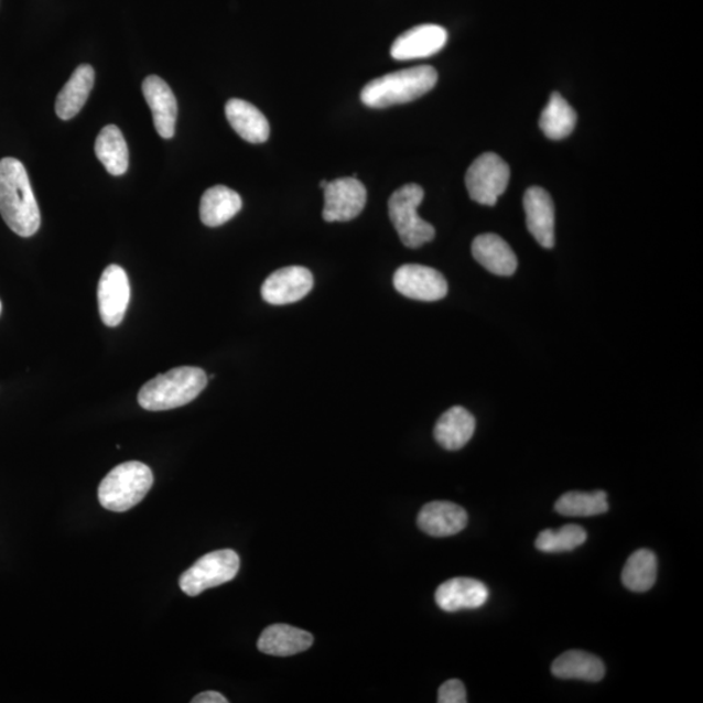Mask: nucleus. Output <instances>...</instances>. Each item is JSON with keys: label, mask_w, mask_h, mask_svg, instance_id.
I'll use <instances>...</instances> for the list:
<instances>
[{"label": "nucleus", "mask_w": 703, "mask_h": 703, "mask_svg": "<svg viewBox=\"0 0 703 703\" xmlns=\"http://www.w3.org/2000/svg\"><path fill=\"white\" fill-rule=\"evenodd\" d=\"M0 215L21 238H31L41 227L40 207L28 172L14 158L0 161Z\"/></svg>", "instance_id": "obj_1"}, {"label": "nucleus", "mask_w": 703, "mask_h": 703, "mask_svg": "<svg viewBox=\"0 0 703 703\" xmlns=\"http://www.w3.org/2000/svg\"><path fill=\"white\" fill-rule=\"evenodd\" d=\"M207 376L195 366H182L149 380L139 392V404L147 411H170L190 404L206 389Z\"/></svg>", "instance_id": "obj_2"}, {"label": "nucleus", "mask_w": 703, "mask_h": 703, "mask_svg": "<svg viewBox=\"0 0 703 703\" xmlns=\"http://www.w3.org/2000/svg\"><path fill=\"white\" fill-rule=\"evenodd\" d=\"M437 83L435 68L420 66L392 72L365 85L361 100L371 109H385L412 102L432 90Z\"/></svg>", "instance_id": "obj_3"}, {"label": "nucleus", "mask_w": 703, "mask_h": 703, "mask_svg": "<svg viewBox=\"0 0 703 703\" xmlns=\"http://www.w3.org/2000/svg\"><path fill=\"white\" fill-rule=\"evenodd\" d=\"M154 484L152 469L140 462L115 466L98 487L100 506L112 512H126L141 504Z\"/></svg>", "instance_id": "obj_4"}, {"label": "nucleus", "mask_w": 703, "mask_h": 703, "mask_svg": "<svg viewBox=\"0 0 703 703\" xmlns=\"http://www.w3.org/2000/svg\"><path fill=\"white\" fill-rule=\"evenodd\" d=\"M425 192L418 184H407L392 193L389 214L401 242L408 248H420L435 238V228L420 218L419 206Z\"/></svg>", "instance_id": "obj_5"}, {"label": "nucleus", "mask_w": 703, "mask_h": 703, "mask_svg": "<svg viewBox=\"0 0 703 703\" xmlns=\"http://www.w3.org/2000/svg\"><path fill=\"white\" fill-rule=\"evenodd\" d=\"M240 558L234 550H218L199 558L186 570L179 586L190 597H197L201 593L229 583L238 576Z\"/></svg>", "instance_id": "obj_6"}, {"label": "nucleus", "mask_w": 703, "mask_h": 703, "mask_svg": "<svg viewBox=\"0 0 703 703\" xmlns=\"http://www.w3.org/2000/svg\"><path fill=\"white\" fill-rule=\"evenodd\" d=\"M509 176L511 171L499 155L485 153L478 156L466 171V190L477 204L494 206L506 192Z\"/></svg>", "instance_id": "obj_7"}, {"label": "nucleus", "mask_w": 703, "mask_h": 703, "mask_svg": "<svg viewBox=\"0 0 703 703\" xmlns=\"http://www.w3.org/2000/svg\"><path fill=\"white\" fill-rule=\"evenodd\" d=\"M393 286L401 295L433 303L447 296L448 284L440 271L422 264H404L394 272Z\"/></svg>", "instance_id": "obj_8"}, {"label": "nucleus", "mask_w": 703, "mask_h": 703, "mask_svg": "<svg viewBox=\"0 0 703 703\" xmlns=\"http://www.w3.org/2000/svg\"><path fill=\"white\" fill-rule=\"evenodd\" d=\"M129 300L131 285L127 272L118 264H110L98 284L99 314L106 326L117 327L123 322Z\"/></svg>", "instance_id": "obj_9"}, {"label": "nucleus", "mask_w": 703, "mask_h": 703, "mask_svg": "<svg viewBox=\"0 0 703 703\" xmlns=\"http://www.w3.org/2000/svg\"><path fill=\"white\" fill-rule=\"evenodd\" d=\"M325 191L324 219L326 221H348L364 210L368 193L356 177L336 179L328 182Z\"/></svg>", "instance_id": "obj_10"}, {"label": "nucleus", "mask_w": 703, "mask_h": 703, "mask_svg": "<svg viewBox=\"0 0 703 703\" xmlns=\"http://www.w3.org/2000/svg\"><path fill=\"white\" fill-rule=\"evenodd\" d=\"M314 279L303 267L279 269L264 281L261 295L271 305L298 303L313 289Z\"/></svg>", "instance_id": "obj_11"}, {"label": "nucleus", "mask_w": 703, "mask_h": 703, "mask_svg": "<svg viewBox=\"0 0 703 703\" xmlns=\"http://www.w3.org/2000/svg\"><path fill=\"white\" fill-rule=\"evenodd\" d=\"M446 29L435 24H423L409 29L392 43L391 56L397 61L422 60L433 56L446 46Z\"/></svg>", "instance_id": "obj_12"}, {"label": "nucleus", "mask_w": 703, "mask_h": 703, "mask_svg": "<svg viewBox=\"0 0 703 703\" xmlns=\"http://www.w3.org/2000/svg\"><path fill=\"white\" fill-rule=\"evenodd\" d=\"M523 210L527 214L529 232L541 247L551 249L555 246V207L547 191L532 186L523 196Z\"/></svg>", "instance_id": "obj_13"}, {"label": "nucleus", "mask_w": 703, "mask_h": 703, "mask_svg": "<svg viewBox=\"0 0 703 703\" xmlns=\"http://www.w3.org/2000/svg\"><path fill=\"white\" fill-rule=\"evenodd\" d=\"M142 93L153 112L158 134L166 140L174 138L177 102L169 84L161 77L148 76L142 84Z\"/></svg>", "instance_id": "obj_14"}, {"label": "nucleus", "mask_w": 703, "mask_h": 703, "mask_svg": "<svg viewBox=\"0 0 703 703\" xmlns=\"http://www.w3.org/2000/svg\"><path fill=\"white\" fill-rule=\"evenodd\" d=\"M489 590L478 580L457 577L446 581L435 592V602L443 612L456 613L461 609L483 607L489 599Z\"/></svg>", "instance_id": "obj_15"}, {"label": "nucleus", "mask_w": 703, "mask_h": 703, "mask_svg": "<svg viewBox=\"0 0 703 703\" xmlns=\"http://www.w3.org/2000/svg\"><path fill=\"white\" fill-rule=\"evenodd\" d=\"M422 532L432 537H451L468 526V513L451 501H432L423 506L418 518Z\"/></svg>", "instance_id": "obj_16"}, {"label": "nucleus", "mask_w": 703, "mask_h": 703, "mask_svg": "<svg viewBox=\"0 0 703 703\" xmlns=\"http://www.w3.org/2000/svg\"><path fill=\"white\" fill-rule=\"evenodd\" d=\"M475 260L494 275L511 277L518 269V257L500 236L484 234L472 244Z\"/></svg>", "instance_id": "obj_17"}, {"label": "nucleus", "mask_w": 703, "mask_h": 703, "mask_svg": "<svg viewBox=\"0 0 703 703\" xmlns=\"http://www.w3.org/2000/svg\"><path fill=\"white\" fill-rule=\"evenodd\" d=\"M314 638L306 630L286 624H274L263 630L258 650L274 657H291L312 648Z\"/></svg>", "instance_id": "obj_18"}, {"label": "nucleus", "mask_w": 703, "mask_h": 703, "mask_svg": "<svg viewBox=\"0 0 703 703\" xmlns=\"http://www.w3.org/2000/svg\"><path fill=\"white\" fill-rule=\"evenodd\" d=\"M229 126L242 140L262 143L270 138V125L264 115L247 100L232 98L226 105Z\"/></svg>", "instance_id": "obj_19"}, {"label": "nucleus", "mask_w": 703, "mask_h": 703, "mask_svg": "<svg viewBox=\"0 0 703 703\" xmlns=\"http://www.w3.org/2000/svg\"><path fill=\"white\" fill-rule=\"evenodd\" d=\"M476 430V419L463 407H452L441 415L434 437L444 450L457 451L466 446Z\"/></svg>", "instance_id": "obj_20"}, {"label": "nucleus", "mask_w": 703, "mask_h": 703, "mask_svg": "<svg viewBox=\"0 0 703 703\" xmlns=\"http://www.w3.org/2000/svg\"><path fill=\"white\" fill-rule=\"evenodd\" d=\"M95 69L89 64L78 66L56 97L55 112L62 120L75 118L82 111L95 85Z\"/></svg>", "instance_id": "obj_21"}, {"label": "nucleus", "mask_w": 703, "mask_h": 703, "mask_svg": "<svg viewBox=\"0 0 703 703\" xmlns=\"http://www.w3.org/2000/svg\"><path fill=\"white\" fill-rule=\"evenodd\" d=\"M239 193L225 185H215L201 198L199 218L207 227H219L231 220L241 210Z\"/></svg>", "instance_id": "obj_22"}, {"label": "nucleus", "mask_w": 703, "mask_h": 703, "mask_svg": "<svg viewBox=\"0 0 703 703\" xmlns=\"http://www.w3.org/2000/svg\"><path fill=\"white\" fill-rule=\"evenodd\" d=\"M551 672L559 679L597 683L605 678L606 669L598 657L586 651L571 650L555 659Z\"/></svg>", "instance_id": "obj_23"}, {"label": "nucleus", "mask_w": 703, "mask_h": 703, "mask_svg": "<svg viewBox=\"0 0 703 703\" xmlns=\"http://www.w3.org/2000/svg\"><path fill=\"white\" fill-rule=\"evenodd\" d=\"M96 155L110 175L126 174L129 166V152L125 136L117 126H106L99 132Z\"/></svg>", "instance_id": "obj_24"}, {"label": "nucleus", "mask_w": 703, "mask_h": 703, "mask_svg": "<svg viewBox=\"0 0 703 703\" xmlns=\"http://www.w3.org/2000/svg\"><path fill=\"white\" fill-rule=\"evenodd\" d=\"M576 123V111L559 93H552L540 119V127L544 136L550 140H563L569 138Z\"/></svg>", "instance_id": "obj_25"}, {"label": "nucleus", "mask_w": 703, "mask_h": 703, "mask_svg": "<svg viewBox=\"0 0 703 703\" xmlns=\"http://www.w3.org/2000/svg\"><path fill=\"white\" fill-rule=\"evenodd\" d=\"M658 563L655 552L642 549L629 556L621 573L623 585L634 593H645L655 586Z\"/></svg>", "instance_id": "obj_26"}, {"label": "nucleus", "mask_w": 703, "mask_h": 703, "mask_svg": "<svg viewBox=\"0 0 703 703\" xmlns=\"http://www.w3.org/2000/svg\"><path fill=\"white\" fill-rule=\"evenodd\" d=\"M558 513L569 518H591L608 511L607 494L571 491L559 498L555 505Z\"/></svg>", "instance_id": "obj_27"}, {"label": "nucleus", "mask_w": 703, "mask_h": 703, "mask_svg": "<svg viewBox=\"0 0 703 703\" xmlns=\"http://www.w3.org/2000/svg\"><path fill=\"white\" fill-rule=\"evenodd\" d=\"M586 538L585 529L578 526H565L558 532L548 529L538 536L536 548L542 552L573 551L584 544Z\"/></svg>", "instance_id": "obj_28"}, {"label": "nucleus", "mask_w": 703, "mask_h": 703, "mask_svg": "<svg viewBox=\"0 0 703 703\" xmlns=\"http://www.w3.org/2000/svg\"><path fill=\"white\" fill-rule=\"evenodd\" d=\"M466 691L461 680L452 679L446 681L437 692V702L440 703H465Z\"/></svg>", "instance_id": "obj_29"}, {"label": "nucleus", "mask_w": 703, "mask_h": 703, "mask_svg": "<svg viewBox=\"0 0 703 703\" xmlns=\"http://www.w3.org/2000/svg\"><path fill=\"white\" fill-rule=\"evenodd\" d=\"M192 703H228V700L224 694L219 692H204L196 695L195 699L191 701Z\"/></svg>", "instance_id": "obj_30"}, {"label": "nucleus", "mask_w": 703, "mask_h": 703, "mask_svg": "<svg viewBox=\"0 0 703 703\" xmlns=\"http://www.w3.org/2000/svg\"><path fill=\"white\" fill-rule=\"evenodd\" d=\"M327 184H328V182H327V181H322V182H321V184H320V186H321V188H322V190H325V188H326V186H327Z\"/></svg>", "instance_id": "obj_31"}, {"label": "nucleus", "mask_w": 703, "mask_h": 703, "mask_svg": "<svg viewBox=\"0 0 703 703\" xmlns=\"http://www.w3.org/2000/svg\"><path fill=\"white\" fill-rule=\"evenodd\" d=\"M0 313H2V303H0Z\"/></svg>", "instance_id": "obj_32"}]
</instances>
